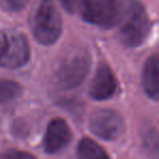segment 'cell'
<instances>
[{
    "instance_id": "6da1fadb",
    "label": "cell",
    "mask_w": 159,
    "mask_h": 159,
    "mask_svg": "<svg viewBox=\"0 0 159 159\" xmlns=\"http://www.w3.org/2000/svg\"><path fill=\"white\" fill-rule=\"evenodd\" d=\"M119 25L121 42L129 47L139 46L147 37L150 27L144 6L137 0H125Z\"/></svg>"
},
{
    "instance_id": "7a4b0ae2",
    "label": "cell",
    "mask_w": 159,
    "mask_h": 159,
    "mask_svg": "<svg viewBox=\"0 0 159 159\" xmlns=\"http://www.w3.org/2000/svg\"><path fill=\"white\" fill-rule=\"evenodd\" d=\"M125 0H80L83 20L105 29L119 24Z\"/></svg>"
},
{
    "instance_id": "3957f363",
    "label": "cell",
    "mask_w": 159,
    "mask_h": 159,
    "mask_svg": "<svg viewBox=\"0 0 159 159\" xmlns=\"http://www.w3.org/2000/svg\"><path fill=\"white\" fill-rule=\"evenodd\" d=\"M62 32V21L53 0H42L33 21L34 37L43 45L58 40Z\"/></svg>"
},
{
    "instance_id": "277c9868",
    "label": "cell",
    "mask_w": 159,
    "mask_h": 159,
    "mask_svg": "<svg viewBox=\"0 0 159 159\" xmlns=\"http://www.w3.org/2000/svg\"><path fill=\"white\" fill-rule=\"evenodd\" d=\"M30 57L31 48L24 34L13 30L0 32V68H21Z\"/></svg>"
},
{
    "instance_id": "5b68a950",
    "label": "cell",
    "mask_w": 159,
    "mask_h": 159,
    "mask_svg": "<svg viewBox=\"0 0 159 159\" xmlns=\"http://www.w3.org/2000/svg\"><path fill=\"white\" fill-rule=\"evenodd\" d=\"M91 66L87 52H77L63 62L58 71V82L63 89H75L83 82Z\"/></svg>"
},
{
    "instance_id": "8992f818",
    "label": "cell",
    "mask_w": 159,
    "mask_h": 159,
    "mask_svg": "<svg viewBox=\"0 0 159 159\" xmlns=\"http://www.w3.org/2000/svg\"><path fill=\"white\" fill-rule=\"evenodd\" d=\"M89 129L96 135L106 141H115L124 131V122L118 112L110 109L95 111L89 119Z\"/></svg>"
},
{
    "instance_id": "52a82bcc",
    "label": "cell",
    "mask_w": 159,
    "mask_h": 159,
    "mask_svg": "<svg viewBox=\"0 0 159 159\" xmlns=\"http://www.w3.org/2000/svg\"><path fill=\"white\" fill-rule=\"evenodd\" d=\"M117 91V80L107 64H100L89 85V95L95 100H106Z\"/></svg>"
},
{
    "instance_id": "ba28073f",
    "label": "cell",
    "mask_w": 159,
    "mask_h": 159,
    "mask_svg": "<svg viewBox=\"0 0 159 159\" xmlns=\"http://www.w3.org/2000/svg\"><path fill=\"white\" fill-rule=\"evenodd\" d=\"M71 139V130L68 123L61 118H56L49 122L44 139L45 152L55 154L68 145Z\"/></svg>"
},
{
    "instance_id": "9c48e42d",
    "label": "cell",
    "mask_w": 159,
    "mask_h": 159,
    "mask_svg": "<svg viewBox=\"0 0 159 159\" xmlns=\"http://www.w3.org/2000/svg\"><path fill=\"white\" fill-rule=\"evenodd\" d=\"M142 83L145 93L149 98L157 100L159 97V57L152 55L145 62L142 75Z\"/></svg>"
},
{
    "instance_id": "30bf717a",
    "label": "cell",
    "mask_w": 159,
    "mask_h": 159,
    "mask_svg": "<svg viewBox=\"0 0 159 159\" xmlns=\"http://www.w3.org/2000/svg\"><path fill=\"white\" fill-rule=\"evenodd\" d=\"M79 159H110L105 149L91 139H83L77 146Z\"/></svg>"
},
{
    "instance_id": "8fae6325",
    "label": "cell",
    "mask_w": 159,
    "mask_h": 159,
    "mask_svg": "<svg viewBox=\"0 0 159 159\" xmlns=\"http://www.w3.org/2000/svg\"><path fill=\"white\" fill-rule=\"evenodd\" d=\"M22 93V87L16 81L0 79V102L16 99Z\"/></svg>"
},
{
    "instance_id": "7c38bea8",
    "label": "cell",
    "mask_w": 159,
    "mask_h": 159,
    "mask_svg": "<svg viewBox=\"0 0 159 159\" xmlns=\"http://www.w3.org/2000/svg\"><path fill=\"white\" fill-rule=\"evenodd\" d=\"M30 0H0V3L9 11H21L26 7Z\"/></svg>"
},
{
    "instance_id": "4fadbf2b",
    "label": "cell",
    "mask_w": 159,
    "mask_h": 159,
    "mask_svg": "<svg viewBox=\"0 0 159 159\" xmlns=\"http://www.w3.org/2000/svg\"><path fill=\"white\" fill-rule=\"evenodd\" d=\"M0 159H37V158L27 152L11 149V150H8V152H3V154L0 156Z\"/></svg>"
},
{
    "instance_id": "5bb4252c",
    "label": "cell",
    "mask_w": 159,
    "mask_h": 159,
    "mask_svg": "<svg viewBox=\"0 0 159 159\" xmlns=\"http://www.w3.org/2000/svg\"><path fill=\"white\" fill-rule=\"evenodd\" d=\"M59 1L62 7L70 13H73L79 9L80 0H59Z\"/></svg>"
}]
</instances>
